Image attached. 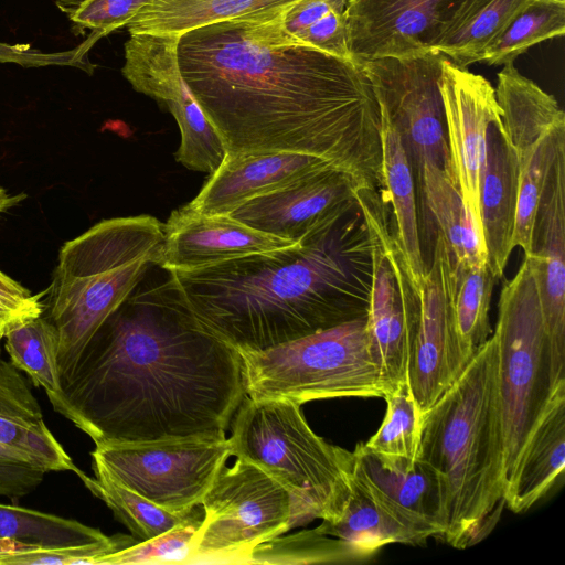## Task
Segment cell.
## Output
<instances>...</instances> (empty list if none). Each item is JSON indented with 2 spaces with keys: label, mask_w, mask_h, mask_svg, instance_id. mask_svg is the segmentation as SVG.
I'll use <instances>...</instances> for the list:
<instances>
[{
  "label": "cell",
  "mask_w": 565,
  "mask_h": 565,
  "mask_svg": "<svg viewBox=\"0 0 565 565\" xmlns=\"http://www.w3.org/2000/svg\"><path fill=\"white\" fill-rule=\"evenodd\" d=\"M494 90L502 130L520 168L513 247L527 256L543 192L558 153L565 149V114L554 96L513 64L502 66Z\"/></svg>",
  "instance_id": "8fae6325"
},
{
  "label": "cell",
  "mask_w": 565,
  "mask_h": 565,
  "mask_svg": "<svg viewBox=\"0 0 565 565\" xmlns=\"http://www.w3.org/2000/svg\"><path fill=\"white\" fill-rule=\"evenodd\" d=\"M454 263L452 253L438 232L431 267L417 288L419 319L407 380L422 415L452 385L470 361L454 316Z\"/></svg>",
  "instance_id": "4fadbf2b"
},
{
  "label": "cell",
  "mask_w": 565,
  "mask_h": 565,
  "mask_svg": "<svg viewBox=\"0 0 565 565\" xmlns=\"http://www.w3.org/2000/svg\"><path fill=\"white\" fill-rule=\"evenodd\" d=\"M246 395L302 405L342 397H384L394 390L371 343L366 318L254 352H239Z\"/></svg>",
  "instance_id": "52a82bcc"
},
{
  "label": "cell",
  "mask_w": 565,
  "mask_h": 565,
  "mask_svg": "<svg viewBox=\"0 0 565 565\" xmlns=\"http://www.w3.org/2000/svg\"><path fill=\"white\" fill-rule=\"evenodd\" d=\"M372 247L358 201L290 248L168 271L167 284L205 329L238 352L263 351L366 318Z\"/></svg>",
  "instance_id": "3957f363"
},
{
  "label": "cell",
  "mask_w": 565,
  "mask_h": 565,
  "mask_svg": "<svg viewBox=\"0 0 565 565\" xmlns=\"http://www.w3.org/2000/svg\"><path fill=\"white\" fill-rule=\"evenodd\" d=\"M497 279L488 263L476 267L454 263V316L461 345L470 359L491 337L489 311Z\"/></svg>",
  "instance_id": "4dcf8cb0"
},
{
  "label": "cell",
  "mask_w": 565,
  "mask_h": 565,
  "mask_svg": "<svg viewBox=\"0 0 565 565\" xmlns=\"http://www.w3.org/2000/svg\"><path fill=\"white\" fill-rule=\"evenodd\" d=\"M17 63L22 66L44 65H77L79 62L75 54L68 53H41L29 47L0 43V63ZM78 66V65H77Z\"/></svg>",
  "instance_id": "7bdbcfd3"
},
{
  "label": "cell",
  "mask_w": 565,
  "mask_h": 565,
  "mask_svg": "<svg viewBox=\"0 0 565 565\" xmlns=\"http://www.w3.org/2000/svg\"><path fill=\"white\" fill-rule=\"evenodd\" d=\"M0 446L13 449L50 471L82 470L75 466L44 422L29 424L0 416Z\"/></svg>",
  "instance_id": "d590c367"
},
{
  "label": "cell",
  "mask_w": 565,
  "mask_h": 565,
  "mask_svg": "<svg viewBox=\"0 0 565 565\" xmlns=\"http://www.w3.org/2000/svg\"><path fill=\"white\" fill-rule=\"evenodd\" d=\"M320 533L340 539L369 558L381 547L392 544L422 545L426 540L415 530L396 520L351 478L349 494L338 518L322 521Z\"/></svg>",
  "instance_id": "4316f807"
},
{
  "label": "cell",
  "mask_w": 565,
  "mask_h": 565,
  "mask_svg": "<svg viewBox=\"0 0 565 565\" xmlns=\"http://www.w3.org/2000/svg\"><path fill=\"white\" fill-rule=\"evenodd\" d=\"M62 388L95 446L224 439L247 396L241 353L201 326L167 282L131 292Z\"/></svg>",
  "instance_id": "7a4b0ae2"
},
{
  "label": "cell",
  "mask_w": 565,
  "mask_h": 565,
  "mask_svg": "<svg viewBox=\"0 0 565 565\" xmlns=\"http://www.w3.org/2000/svg\"><path fill=\"white\" fill-rule=\"evenodd\" d=\"M527 262L547 335L554 386L565 384V149L550 174L535 217Z\"/></svg>",
  "instance_id": "e0dca14e"
},
{
  "label": "cell",
  "mask_w": 565,
  "mask_h": 565,
  "mask_svg": "<svg viewBox=\"0 0 565 565\" xmlns=\"http://www.w3.org/2000/svg\"><path fill=\"white\" fill-rule=\"evenodd\" d=\"M107 537L76 520L0 503V540L46 548L83 545Z\"/></svg>",
  "instance_id": "1f68e13d"
},
{
  "label": "cell",
  "mask_w": 565,
  "mask_h": 565,
  "mask_svg": "<svg viewBox=\"0 0 565 565\" xmlns=\"http://www.w3.org/2000/svg\"><path fill=\"white\" fill-rule=\"evenodd\" d=\"M519 177V159L502 130L500 119L488 129L479 196L488 264L498 279L502 278L514 249Z\"/></svg>",
  "instance_id": "44dd1931"
},
{
  "label": "cell",
  "mask_w": 565,
  "mask_h": 565,
  "mask_svg": "<svg viewBox=\"0 0 565 565\" xmlns=\"http://www.w3.org/2000/svg\"><path fill=\"white\" fill-rule=\"evenodd\" d=\"M163 224L153 216L103 220L60 249L43 315L58 332L61 384L103 322L159 265Z\"/></svg>",
  "instance_id": "5b68a950"
},
{
  "label": "cell",
  "mask_w": 565,
  "mask_h": 565,
  "mask_svg": "<svg viewBox=\"0 0 565 565\" xmlns=\"http://www.w3.org/2000/svg\"><path fill=\"white\" fill-rule=\"evenodd\" d=\"M565 34V0H526L484 51L488 65L513 64L530 47Z\"/></svg>",
  "instance_id": "f546056e"
},
{
  "label": "cell",
  "mask_w": 565,
  "mask_h": 565,
  "mask_svg": "<svg viewBox=\"0 0 565 565\" xmlns=\"http://www.w3.org/2000/svg\"><path fill=\"white\" fill-rule=\"evenodd\" d=\"M95 478L81 471L77 476L85 487L98 499L104 501L135 539L150 540L178 525L189 522L200 511L172 513L150 502L139 493L116 482L104 471L93 468Z\"/></svg>",
  "instance_id": "f1b7e54d"
},
{
  "label": "cell",
  "mask_w": 565,
  "mask_h": 565,
  "mask_svg": "<svg viewBox=\"0 0 565 565\" xmlns=\"http://www.w3.org/2000/svg\"><path fill=\"white\" fill-rule=\"evenodd\" d=\"M92 467L172 513H189L231 457L224 439H169L95 446Z\"/></svg>",
  "instance_id": "30bf717a"
},
{
  "label": "cell",
  "mask_w": 565,
  "mask_h": 565,
  "mask_svg": "<svg viewBox=\"0 0 565 565\" xmlns=\"http://www.w3.org/2000/svg\"><path fill=\"white\" fill-rule=\"evenodd\" d=\"M0 290L17 294V295H28L30 291L21 286L18 281L13 280L11 277L6 275L0 270Z\"/></svg>",
  "instance_id": "f6af8a7d"
},
{
  "label": "cell",
  "mask_w": 565,
  "mask_h": 565,
  "mask_svg": "<svg viewBox=\"0 0 565 565\" xmlns=\"http://www.w3.org/2000/svg\"><path fill=\"white\" fill-rule=\"evenodd\" d=\"M28 397L25 377L11 362L0 358V416L20 418L25 411Z\"/></svg>",
  "instance_id": "60d3db41"
},
{
  "label": "cell",
  "mask_w": 565,
  "mask_h": 565,
  "mask_svg": "<svg viewBox=\"0 0 565 565\" xmlns=\"http://www.w3.org/2000/svg\"><path fill=\"white\" fill-rule=\"evenodd\" d=\"M565 467V385L554 393L505 487L503 502L523 513L543 499Z\"/></svg>",
  "instance_id": "7402d4cb"
},
{
  "label": "cell",
  "mask_w": 565,
  "mask_h": 565,
  "mask_svg": "<svg viewBox=\"0 0 565 565\" xmlns=\"http://www.w3.org/2000/svg\"><path fill=\"white\" fill-rule=\"evenodd\" d=\"M348 0H299L289 7L281 20L282 29L297 40L310 25L332 11H344Z\"/></svg>",
  "instance_id": "ab89813d"
},
{
  "label": "cell",
  "mask_w": 565,
  "mask_h": 565,
  "mask_svg": "<svg viewBox=\"0 0 565 565\" xmlns=\"http://www.w3.org/2000/svg\"><path fill=\"white\" fill-rule=\"evenodd\" d=\"M351 478L381 508L426 541L443 537L444 483L426 461L417 458L412 467L384 462L359 443L352 451Z\"/></svg>",
  "instance_id": "ac0fdd59"
},
{
  "label": "cell",
  "mask_w": 565,
  "mask_h": 565,
  "mask_svg": "<svg viewBox=\"0 0 565 565\" xmlns=\"http://www.w3.org/2000/svg\"><path fill=\"white\" fill-rule=\"evenodd\" d=\"M189 564H248L253 552L295 527L290 494L255 465L236 458L204 494Z\"/></svg>",
  "instance_id": "9c48e42d"
},
{
  "label": "cell",
  "mask_w": 565,
  "mask_h": 565,
  "mask_svg": "<svg viewBox=\"0 0 565 565\" xmlns=\"http://www.w3.org/2000/svg\"><path fill=\"white\" fill-rule=\"evenodd\" d=\"M46 473L24 455L0 446V497L23 498L41 484Z\"/></svg>",
  "instance_id": "f35d334b"
},
{
  "label": "cell",
  "mask_w": 565,
  "mask_h": 565,
  "mask_svg": "<svg viewBox=\"0 0 565 565\" xmlns=\"http://www.w3.org/2000/svg\"><path fill=\"white\" fill-rule=\"evenodd\" d=\"M445 58L437 52H428L359 63L371 84L380 114L398 131L418 177L425 163L454 173L439 86Z\"/></svg>",
  "instance_id": "7c38bea8"
},
{
  "label": "cell",
  "mask_w": 565,
  "mask_h": 565,
  "mask_svg": "<svg viewBox=\"0 0 565 565\" xmlns=\"http://www.w3.org/2000/svg\"><path fill=\"white\" fill-rule=\"evenodd\" d=\"M153 0H82L70 10V20L81 30L106 35L126 26Z\"/></svg>",
  "instance_id": "74e56055"
},
{
  "label": "cell",
  "mask_w": 565,
  "mask_h": 565,
  "mask_svg": "<svg viewBox=\"0 0 565 565\" xmlns=\"http://www.w3.org/2000/svg\"><path fill=\"white\" fill-rule=\"evenodd\" d=\"M419 182L426 205L438 224L455 263L468 267L488 263L482 235L463 203L455 174L425 163Z\"/></svg>",
  "instance_id": "484cf974"
},
{
  "label": "cell",
  "mask_w": 565,
  "mask_h": 565,
  "mask_svg": "<svg viewBox=\"0 0 565 565\" xmlns=\"http://www.w3.org/2000/svg\"><path fill=\"white\" fill-rule=\"evenodd\" d=\"M526 0H467L457 11L434 52L468 67L481 62L487 47Z\"/></svg>",
  "instance_id": "83f0119b"
},
{
  "label": "cell",
  "mask_w": 565,
  "mask_h": 565,
  "mask_svg": "<svg viewBox=\"0 0 565 565\" xmlns=\"http://www.w3.org/2000/svg\"><path fill=\"white\" fill-rule=\"evenodd\" d=\"M367 558L353 545L313 529L259 545L248 564L356 563Z\"/></svg>",
  "instance_id": "836d02e7"
},
{
  "label": "cell",
  "mask_w": 565,
  "mask_h": 565,
  "mask_svg": "<svg viewBox=\"0 0 565 565\" xmlns=\"http://www.w3.org/2000/svg\"><path fill=\"white\" fill-rule=\"evenodd\" d=\"M380 117L385 196L392 205L394 231L411 279L418 288L426 268L420 247L414 172L398 131L384 115L380 114Z\"/></svg>",
  "instance_id": "603a6c76"
},
{
  "label": "cell",
  "mask_w": 565,
  "mask_h": 565,
  "mask_svg": "<svg viewBox=\"0 0 565 565\" xmlns=\"http://www.w3.org/2000/svg\"><path fill=\"white\" fill-rule=\"evenodd\" d=\"M439 86L450 163L463 203L482 235L479 196L487 134L501 119L495 90L482 75L447 58L441 65Z\"/></svg>",
  "instance_id": "9a60e30c"
},
{
  "label": "cell",
  "mask_w": 565,
  "mask_h": 565,
  "mask_svg": "<svg viewBox=\"0 0 565 565\" xmlns=\"http://www.w3.org/2000/svg\"><path fill=\"white\" fill-rule=\"evenodd\" d=\"M4 349L10 362L42 387L54 411L78 427V417L67 402L58 367V332L43 313L6 330Z\"/></svg>",
  "instance_id": "cb8c5ba5"
},
{
  "label": "cell",
  "mask_w": 565,
  "mask_h": 565,
  "mask_svg": "<svg viewBox=\"0 0 565 565\" xmlns=\"http://www.w3.org/2000/svg\"><path fill=\"white\" fill-rule=\"evenodd\" d=\"M383 398L386 402L383 422L363 445L384 462L411 467L418 457L423 415L407 382Z\"/></svg>",
  "instance_id": "d6a6232c"
},
{
  "label": "cell",
  "mask_w": 565,
  "mask_h": 565,
  "mask_svg": "<svg viewBox=\"0 0 565 565\" xmlns=\"http://www.w3.org/2000/svg\"><path fill=\"white\" fill-rule=\"evenodd\" d=\"M132 535L115 534L100 541L66 547L46 548L22 544L17 551L0 556V565H95L109 554L135 543Z\"/></svg>",
  "instance_id": "8d00e7d4"
},
{
  "label": "cell",
  "mask_w": 565,
  "mask_h": 565,
  "mask_svg": "<svg viewBox=\"0 0 565 565\" xmlns=\"http://www.w3.org/2000/svg\"><path fill=\"white\" fill-rule=\"evenodd\" d=\"M2 339H3V331L0 329V344H1Z\"/></svg>",
  "instance_id": "bcb514c9"
},
{
  "label": "cell",
  "mask_w": 565,
  "mask_h": 565,
  "mask_svg": "<svg viewBox=\"0 0 565 565\" xmlns=\"http://www.w3.org/2000/svg\"><path fill=\"white\" fill-rule=\"evenodd\" d=\"M300 406L289 399L246 396L227 437L231 456L255 465L290 494L295 527L339 516L352 468V451L318 436Z\"/></svg>",
  "instance_id": "8992f818"
},
{
  "label": "cell",
  "mask_w": 565,
  "mask_h": 565,
  "mask_svg": "<svg viewBox=\"0 0 565 565\" xmlns=\"http://www.w3.org/2000/svg\"><path fill=\"white\" fill-rule=\"evenodd\" d=\"M266 10L179 36L181 75L226 156L319 157L359 190L385 193L380 109L361 66L303 44Z\"/></svg>",
  "instance_id": "6da1fadb"
},
{
  "label": "cell",
  "mask_w": 565,
  "mask_h": 565,
  "mask_svg": "<svg viewBox=\"0 0 565 565\" xmlns=\"http://www.w3.org/2000/svg\"><path fill=\"white\" fill-rule=\"evenodd\" d=\"M329 167L334 166L319 157L289 151L226 156L184 206L199 214H228L253 198Z\"/></svg>",
  "instance_id": "ffe728a7"
},
{
  "label": "cell",
  "mask_w": 565,
  "mask_h": 565,
  "mask_svg": "<svg viewBox=\"0 0 565 565\" xmlns=\"http://www.w3.org/2000/svg\"><path fill=\"white\" fill-rule=\"evenodd\" d=\"M299 0H153L126 25L129 34L180 36L212 23L266 10L286 9Z\"/></svg>",
  "instance_id": "d4e9b609"
},
{
  "label": "cell",
  "mask_w": 565,
  "mask_h": 565,
  "mask_svg": "<svg viewBox=\"0 0 565 565\" xmlns=\"http://www.w3.org/2000/svg\"><path fill=\"white\" fill-rule=\"evenodd\" d=\"M467 0H348L347 43L355 63L434 52Z\"/></svg>",
  "instance_id": "5bb4252c"
},
{
  "label": "cell",
  "mask_w": 565,
  "mask_h": 565,
  "mask_svg": "<svg viewBox=\"0 0 565 565\" xmlns=\"http://www.w3.org/2000/svg\"><path fill=\"white\" fill-rule=\"evenodd\" d=\"M163 230L159 266L167 271L195 269L299 244L255 230L227 214H199L184 205L170 214Z\"/></svg>",
  "instance_id": "d6986e66"
},
{
  "label": "cell",
  "mask_w": 565,
  "mask_h": 565,
  "mask_svg": "<svg viewBox=\"0 0 565 565\" xmlns=\"http://www.w3.org/2000/svg\"><path fill=\"white\" fill-rule=\"evenodd\" d=\"M44 294L17 295L0 290V329L3 334L10 327L41 316Z\"/></svg>",
  "instance_id": "b9f144b4"
},
{
  "label": "cell",
  "mask_w": 565,
  "mask_h": 565,
  "mask_svg": "<svg viewBox=\"0 0 565 565\" xmlns=\"http://www.w3.org/2000/svg\"><path fill=\"white\" fill-rule=\"evenodd\" d=\"M202 519L200 512L186 523L99 558L95 565L189 564Z\"/></svg>",
  "instance_id": "e575fe53"
},
{
  "label": "cell",
  "mask_w": 565,
  "mask_h": 565,
  "mask_svg": "<svg viewBox=\"0 0 565 565\" xmlns=\"http://www.w3.org/2000/svg\"><path fill=\"white\" fill-rule=\"evenodd\" d=\"M445 489L444 540L456 548L479 542L504 505V440L494 334L423 415L418 457Z\"/></svg>",
  "instance_id": "277c9868"
},
{
  "label": "cell",
  "mask_w": 565,
  "mask_h": 565,
  "mask_svg": "<svg viewBox=\"0 0 565 565\" xmlns=\"http://www.w3.org/2000/svg\"><path fill=\"white\" fill-rule=\"evenodd\" d=\"M493 334L498 344L507 487L554 393L565 385L555 387L553 383L540 299L525 259L502 286Z\"/></svg>",
  "instance_id": "ba28073f"
},
{
  "label": "cell",
  "mask_w": 565,
  "mask_h": 565,
  "mask_svg": "<svg viewBox=\"0 0 565 565\" xmlns=\"http://www.w3.org/2000/svg\"><path fill=\"white\" fill-rule=\"evenodd\" d=\"M25 199V193L10 195L7 190L0 185V215Z\"/></svg>",
  "instance_id": "ee69618b"
},
{
  "label": "cell",
  "mask_w": 565,
  "mask_h": 565,
  "mask_svg": "<svg viewBox=\"0 0 565 565\" xmlns=\"http://www.w3.org/2000/svg\"><path fill=\"white\" fill-rule=\"evenodd\" d=\"M354 180L329 167L253 198L227 215L255 230L295 242L328 225L358 203Z\"/></svg>",
  "instance_id": "2e32d148"
}]
</instances>
